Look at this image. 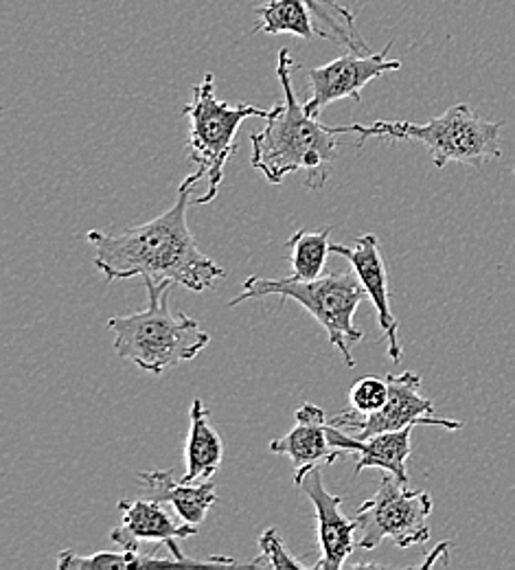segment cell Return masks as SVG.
Returning <instances> with one entry per match:
<instances>
[{
  "label": "cell",
  "instance_id": "cell-5",
  "mask_svg": "<svg viewBox=\"0 0 515 570\" xmlns=\"http://www.w3.org/2000/svg\"><path fill=\"white\" fill-rule=\"evenodd\" d=\"M281 296L303 305L316 323L327 332L329 343L340 352L347 366H356L351 356V345L365 338L363 330L356 327L354 316L360 303L368 298L367 289L360 284L356 273H329L311 282H300L295 277L288 279H264L248 277L239 296H235L228 307H237L250 298Z\"/></svg>",
  "mask_w": 515,
  "mask_h": 570
},
{
  "label": "cell",
  "instance_id": "cell-20",
  "mask_svg": "<svg viewBox=\"0 0 515 570\" xmlns=\"http://www.w3.org/2000/svg\"><path fill=\"white\" fill-rule=\"evenodd\" d=\"M311 13H316V18L329 27V33L334 38V42L347 47L351 53H360L367 56L368 45L363 40V36L356 29V18L351 11H347L345 7L336 4L334 0H307Z\"/></svg>",
  "mask_w": 515,
  "mask_h": 570
},
{
  "label": "cell",
  "instance_id": "cell-8",
  "mask_svg": "<svg viewBox=\"0 0 515 570\" xmlns=\"http://www.w3.org/2000/svg\"><path fill=\"white\" fill-rule=\"evenodd\" d=\"M388 402L373 415H360L354 409H345L329 420V426L356 430L354 436L368 439L379 432H393L408 426H442L445 430H460L463 424L443 420L435 415L433 400L422 395V377L415 371L399 375H386Z\"/></svg>",
  "mask_w": 515,
  "mask_h": 570
},
{
  "label": "cell",
  "instance_id": "cell-15",
  "mask_svg": "<svg viewBox=\"0 0 515 570\" xmlns=\"http://www.w3.org/2000/svg\"><path fill=\"white\" fill-rule=\"evenodd\" d=\"M148 499L169 504L182 522L202 524L207 511L218 502L214 479L202 483H185L174 470H156L139 474Z\"/></svg>",
  "mask_w": 515,
  "mask_h": 570
},
{
  "label": "cell",
  "instance_id": "cell-17",
  "mask_svg": "<svg viewBox=\"0 0 515 570\" xmlns=\"http://www.w3.org/2000/svg\"><path fill=\"white\" fill-rule=\"evenodd\" d=\"M255 13L259 16L255 31H264L273 36L293 33L303 40H314L316 36L325 38L320 29H314L311 9L307 0H270L257 7Z\"/></svg>",
  "mask_w": 515,
  "mask_h": 570
},
{
  "label": "cell",
  "instance_id": "cell-12",
  "mask_svg": "<svg viewBox=\"0 0 515 570\" xmlns=\"http://www.w3.org/2000/svg\"><path fill=\"white\" fill-rule=\"evenodd\" d=\"M331 255H340L349 262L354 273L358 275L360 284L367 289L368 298L373 301L379 318V327L386 341V352L393 364L402 360V345H399V323L390 312V294H388V273L379 250L377 235L367 233L356 239L354 246L331 244Z\"/></svg>",
  "mask_w": 515,
  "mask_h": 570
},
{
  "label": "cell",
  "instance_id": "cell-23",
  "mask_svg": "<svg viewBox=\"0 0 515 570\" xmlns=\"http://www.w3.org/2000/svg\"><path fill=\"white\" fill-rule=\"evenodd\" d=\"M449 542H443V544H439L426 560H424V564H422V569H430V567H435L439 560H442L443 564H447V551H449Z\"/></svg>",
  "mask_w": 515,
  "mask_h": 570
},
{
  "label": "cell",
  "instance_id": "cell-1",
  "mask_svg": "<svg viewBox=\"0 0 515 570\" xmlns=\"http://www.w3.org/2000/svg\"><path fill=\"white\" fill-rule=\"evenodd\" d=\"M200 171L189 174L178 187V200L146 224L132 226L119 235L90 230L88 244L95 248V268L106 282L141 277L143 282H171L191 292H207L226 277L211 257H207L187 224L191 189L202 180Z\"/></svg>",
  "mask_w": 515,
  "mask_h": 570
},
{
  "label": "cell",
  "instance_id": "cell-6",
  "mask_svg": "<svg viewBox=\"0 0 515 570\" xmlns=\"http://www.w3.org/2000/svg\"><path fill=\"white\" fill-rule=\"evenodd\" d=\"M182 115L189 119V158L196 165V171H200L209 183L207 194H202L194 205H209L220 194L224 167L237 149L235 137L239 126L250 117L266 119L270 110L220 101L216 97V75L207 72L194 88V99L182 108Z\"/></svg>",
  "mask_w": 515,
  "mask_h": 570
},
{
  "label": "cell",
  "instance_id": "cell-14",
  "mask_svg": "<svg viewBox=\"0 0 515 570\" xmlns=\"http://www.w3.org/2000/svg\"><path fill=\"white\" fill-rule=\"evenodd\" d=\"M415 426L393 430V432H379L368 439L349 436L343 428L329 426L327 434L334 448L340 452H356L358 461L354 472L360 474L367 468H379L384 472L395 474L402 483H408V470L406 461L410 456V434Z\"/></svg>",
  "mask_w": 515,
  "mask_h": 570
},
{
  "label": "cell",
  "instance_id": "cell-3",
  "mask_svg": "<svg viewBox=\"0 0 515 570\" xmlns=\"http://www.w3.org/2000/svg\"><path fill=\"white\" fill-rule=\"evenodd\" d=\"M148 287V307L130 316H117L106 323L115 336V352L141 371L160 375L169 366L189 362L211 341L198 321L174 312L169 294L171 282H143Z\"/></svg>",
  "mask_w": 515,
  "mask_h": 570
},
{
  "label": "cell",
  "instance_id": "cell-11",
  "mask_svg": "<svg viewBox=\"0 0 515 570\" xmlns=\"http://www.w3.org/2000/svg\"><path fill=\"white\" fill-rule=\"evenodd\" d=\"M296 488L311 500L316 509L318 542L323 558L314 564V570H338L347 567V560L356 549L358 520H349L347 515H343V497H334L325 490L320 468L307 472Z\"/></svg>",
  "mask_w": 515,
  "mask_h": 570
},
{
  "label": "cell",
  "instance_id": "cell-16",
  "mask_svg": "<svg viewBox=\"0 0 515 570\" xmlns=\"http://www.w3.org/2000/svg\"><path fill=\"white\" fill-rule=\"evenodd\" d=\"M189 436L185 445V483H202L216 476L224 459V443L218 430L209 420V411L202 400H194L189 411Z\"/></svg>",
  "mask_w": 515,
  "mask_h": 570
},
{
  "label": "cell",
  "instance_id": "cell-19",
  "mask_svg": "<svg viewBox=\"0 0 515 570\" xmlns=\"http://www.w3.org/2000/svg\"><path fill=\"white\" fill-rule=\"evenodd\" d=\"M141 567H185L180 560L148 556L141 551L121 549L119 553L97 551L92 556H77L73 551H60L58 569L60 570H106V569H141Z\"/></svg>",
  "mask_w": 515,
  "mask_h": 570
},
{
  "label": "cell",
  "instance_id": "cell-24",
  "mask_svg": "<svg viewBox=\"0 0 515 570\" xmlns=\"http://www.w3.org/2000/svg\"><path fill=\"white\" fill-rule=\"evenodd\" d=\"M514 171H515V169H514Z\"/></svg>",
  "mask_w": 515,
  "mask_h": 570
},
{
  "label": "cell",
  "instance_id": "cell-4",
  "mask_svg": "<svg viewBox=\"0 0 515 570\" xmlns=\"http://www.w3.org/2000/svg\"><path fill=\"white\" fill-rule=\"evenodd\" d=\"M503 126V121H485L467 104H456L424 126L410 121H375L373 126L351 124L336 128V135H360L358 147L373 137L422 142L430 151L435 167L443 169L449 163L483 167L487 160L501 158Z\"/></svg>",
  "mask_w": 515,
  "mask_h": 570
},
{
  "label": "cell",
  "instance_id": "cell-9",
  "mask_svg": "<svg viewBox=\"0 0 515 570\" xmlns=\"http://www.w3.org/2000/svg\"><path fill=\"white\" fill-rule=\"evenodd\" d=\"M119 511L123 518L121 524L112 529L110 538L121 549L141 551L143 544H162L185 567H237L235 560L224 556L209 560H189L178 547V540L198 535V527L189 522H176L162 502L151 499L121 500Z\"/></svg>",
  "mask_w": 515,
  "mask_h": 570
},
{
  "label": "cell",
  "instance_id": "cell-7",
  "mask_svg": "<svg viewBox=\"0 0 515 570\" xmlns=\"http://www.w3.org/2000/svg\"><path fill=\"white\" fill-rule=\"evenodd\" d=\"M433 507L428 492H413L408 483L384 472L373 499L358 509V547L363 551H375L386 538L399 549L428 542Z\"/></svg>",
  "mask_w": 515,
  "mask_h": 570
},
{
  "label": "cell",
  "instance_id": "cell-13",
  "mask_svg": "<svg viewBox=\"0 0 515 570\" xmlns=\"http://www.w3.org/2000/svg\"><path fill=\"white\" fill-rule=\"evenodd\" d=\"M329 420L325 411L311 402H305L296 411V424L286 436L270 441V452L284 454L293 461L295 485H298L307 472L320 465H331L343 452L329 441Z\"/></svg>",
  "mask_w": 515,
  "mask_h": 570
},
{
  "label": "cell",
  "instance_id": "cell-21",
  "mask_svg": "<svg viewBox=\"0 0 515 570\" xmlns=\"http://www.w3.org/2000/svg\"><path fill=\"white\" fill-rule=\"evenodd\" d=\"M388 402V382L379 375H367L358 380L349 391V409L360 415H373Z\"/></svg>",
  "mask_w": 515,
  "mask_h": 570
},
{
  "label": "cell",
  "instance_id": "cell-18",
  "mask_svg": "<svg viewBox=\"0 0 515 570\" xmlns=\"http://www.w3.org/2000/svg\"><path fill=\"white\" fill-rule=\"evenodd\" d=\"M331 230H334L331 226H325L323 230L300 228L286 242L295 279L311 282L325 275L327 257L331 255V244H329Z\"/></svg>",
  "mask_w": 515,
  "mask_h": 570
},
{
  "label": "cell",
  "instance_id": "cell-2",
  "mask_svg": "<svg viewBox=\"0 0 515 570\" xmlns=\"http://www.w3.org/2000/svg\"><path fill=\"white\" fill-rule=\"evenodd\" d=\"M295 60L288 49L279 51L277 77L284 104H277L266 117V128L250 135V165L264 174L270 185L295 171H305V185L320 189L329 178V165L338 154L336 128L323 126L318 117L305 112L293 86Z\"/></svg>",
  "mask_w": 515,
  "mask_h": 570
},
{
  "label": "cell",
  "instance_id": "cell-10",
  "mask_svg": "<svg viewBox=\"0 0 515 570\" xmlns=\"http://www.w3.org/2000/svg\"><path fill=\"white\" fill-rule=\"evenodd\" d=\"M393 49V42L386 45L379 53H347L343 58L331 60L325 67L307 71L309 79V99L303 104L305 112L311 117H318L323 108H327L334 101L354 97L360 101L363 88L368 81L386 75V72L399 71V60H388V51Z\"/></svg>",
  "mask_w": 515,
  "mask_h": 570
},
{
  "label": "cell",
  "instance_id": "cell-22",
  "mask_svg": "<svg viewBox=\"0 0 515 570\" xmlns=\"http://www.w3.org/2000/svg\"><path fill=\"white\" fill-rule=\"evenodd\" d=\"M259 558L250 562L252 569H307L303 562H298L295 556L286 549L284 538L277 529H268L259 538Z\"/></svg>",
  "mask_w": 515,
  "mask_h": 570
}]
</instances>
